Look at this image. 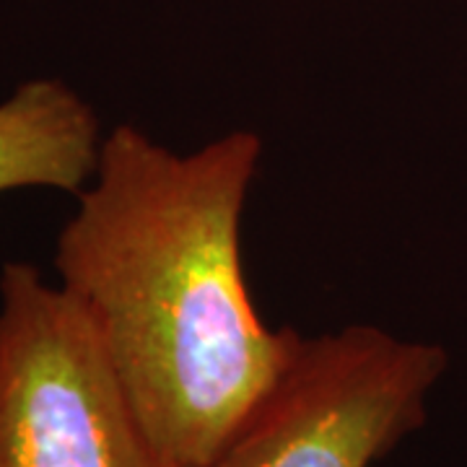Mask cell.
Segmentation results:
<instances>
[{
    "label": "cell",
    "mask_w": 467,
    "mask_h": 467,
    "mask_svg": "<svg viewBox=\"0 0 467 467\" xmlns=\"http://www.w3.org/2000/svg\"><path fill=\"white\" fill-rule=\"evenodd\" d=\"M260 153L252 130L177 153L117 125L57 236V284L177 467L213 465L301 343L263 322L242 270L239 223Z\"/></svg>",
    "instance_id": "6da1fadb"
},
{
    "label": "cell",
    "mask_w": 467,
    "mask_h": 467,
    "mask_svg": "<svg viewBox=\"0 0 467 467\" xmlns=\"http://www.w3.org/2000/svg\"><path fill=\"white\" fill-rule=\"evenodd\" d=\"M0 467H177L84 309L29 263L0 270Z\"/></svg>",
    "instance_id": "7a4b0ae2"
},
{
    "label": "cell",
    "mask_w": 467,
    "mask_h": 467,
    "mask_svg": "<svg viewBox=\"0 0 467 467\" xmlns=\"http://www.w3.org/2000/svg\"><path fill=\"white\" fill-rule=\"evenodd\" d=\"M444 368L439 346L371 325L301 337L211 467H371L420 429Z\"/></svg>",
    "instance_id": "3957f363"
},
{
    "label": "cell",
    "mask_w": 467,
    "mask_h": 467,
    "mask_svg": "<svg viewBox=\"0 0 467 467\" xmlns=\"http://www.w3.org/2000/svg\"><path fill=\"white\" fill-rule=\"evenodd\" d=\"M99 117L63 81L36 78L0 101V192L50 187L78 195L101 150Z\"/></svg>",
    "instance_id": "277c9868"
}]
</instances>
